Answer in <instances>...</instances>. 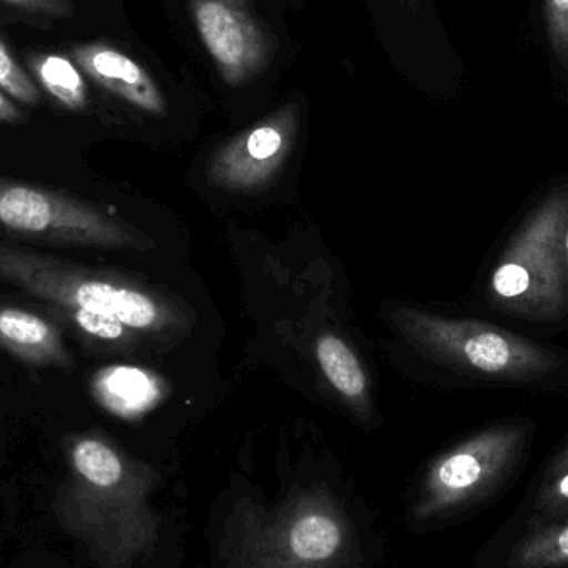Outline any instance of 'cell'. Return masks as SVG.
<instances>
[{
  "instance_id": "obj_8",
  "label": "cell",
  "mask_w": 568,
  "mask_h": 568,
  "mask_svg": "<svg viewBox=\"0 0 568 568\" xmlns=\"http://www.w3.org/2000/svg\"><path fill=\"white\" fill-rule=\"evenodd\" d=\"M0 349L32 369L73 373L75 357L63 329L43 311L0 301Z\"/></svg>"
},
{
  "instance_id": "obj_7",
  "label": "cell",
  "mask_w": 568,
  "mask_h": 568,
  "mask_svg": "<svg viewBox=\"0 0 568 568\" xmlns=\"http://www.w3.org/2000/svg\"><path fill=\"white\" fill-rule=\"evenodd\" d=\"M526 444V427L506 424L483 430L437 457L424 477L414 519H439L489 496L513 473Z\"/></svg>"
},
{
  "instance_id": "obj_19",
  "label": "cell",
  "mask_w": 568,
  "mask_h": 568,
  "mask_svg": "<svg viewBox=\"0 0 568 568\" xmlns=\"http://www.w3.org/2000/svg\"><path fill=\"white\" fill-rule=\"evenodd\" d=\"M536 507L544 514L568 513V470L547 480L537 496Z\"/></svg>"
},
{
  "instance_id": "obj_17",
  "label": "cell",
  "mask_w": 568,
  "mask_h": 568,
  "mask_svg": "<svg viewBox=\"0 0 568 568\" xmlns=\"http://www.w3.org/2000/svg\"><path fill=\"white\" fill-rule=\"evenodd\" d=\"M0 90L26 105L36 106L42 102V93L36 83L16 62L6 43L0 40Z\"/></svg>"
},
{
  "instance_id": "obj_15",
  "label": "cell",
  "mask_w": 568,
  "mask_h": 568,
  "mask_svg": "<svg viewBox=\"0 0 568 568\" xmlns=\"http://www.w3.org/2000/svg\"><path fill=\"white\" fill-rule=\"evenodd\" d=\"M42 310L83 343L89 344H123L129 341L130 327L106 314L92 313L85 310H67V307L42 304Z\"/></svg>"
},
{
  "instance_id": "obj_11",
  "label": "cell",
  "mask_w": 568,
  "mask_h": 568,
  "mask_svg": "<svg viewBox=\"0 0 568 568\" xmlns=\"http://www.w3.org/2000/svg\"><path fill=\"white\" fill-rule=\"evenodd\" d=\"M90 394L109 413L123 419H135L159 403L162 386L149 371L113 364L93 374Z\"/></svg>"
},
{
  "instance_id": "obj_9",
  "label": "cell",
  "mask_w": 568,
  "mask_h": 568,
  "mask_svg": "<svg viewBox=\"0 0 568 568\" xmlns=\"http://www.w3.org/2000/svg\"><path fill=\"white\" fill-rule=\"evenodd\" d=\"M80 69L120 99L145 112L162 113L163 102L142 67L119 50L105 45H80L73 50Z\"/></svg>"
},
{
  "instance_id": "obj_18",
  "label": "cell",
  "mask_w": 568,
  "mask_h": 568,
  "mask_svg": "<svg viewBox=\"0 0 568 568\" xmlns=\"http://www.w3.org/2000/svg\"><path fill=\"white\" fill-rule=\"evenodd\" d=\"M544 20L550 49L568 69V0H544Z\"/></svg>"
},
{
  "instance_id": "obj_21",
  "label": "cell",
  "mask_w": 568,
  "mask_h": 568,
  "mask_svg": "<svg viewBox=\"0 0 568 568\" xmlns=\"http://www.w3.org/2000/svg\"><path fill=\"white\" fill-rule=\"evenodd\" d=\"M22 110H20L12 100L7 99V97L0 92V122L19 123L22 122Z\"/></svg>"
},
{
  "instance_id": "obj_5",
  "label": "cell",
  "mask_w": 568,
  "mask_h": 568,
  "mask_svg": "<svg viewBox=\"0 0 568 568\" xmlns=\"http://www.w3.org/2000/svg\"><path fill=\"white\" fill-rule=\"evenodd\" d=\"M0 283L49 306L106 314L133 331L160 327L163 311L150 294L99 270L0 240Z\"/></svg>"
},
{
  "instance_id": "obj_2",
  "label": "cell",
  "mask_w": 568,
  "mask_h": 568,
  "mask_svg": "<svg viewBox=\"0 0 568 568\" xmlns=\"http://www.w3.org/2000/svg\"><path fill=\"white\" fill-rule=\"evenodd\" d=\"M223 568H359V537L343 504L323 486L294 490L278 506L233 503L220 536Z\"/></svg>"
},
{
  "instance_id": "obj_4",
  "label": "cell",
  "mask_w": 568,
  "mask_h": 568,
  "mask_svg": "<svg viewBox=\"0 0 568 568\" xmlns=\"http://www.w3.org/2000/svg\"><path fill=\"white\" fill-rule=\"evenodd\" d=\"M393 321L430 359L483 379L529 383L560 369L552 351L493 323L447 320L414 310L397 311Z\"/></svg>"
},
{
  "instance_id": "obj_23",
  "label": "cell",
  "mask_w": 568,
  "mask_h": 568,
  "mask_svg": "<svg viewBox=\"0 0 568 568\" xmlns=\"http://www.w3.org/2000/svg\"><path fill=\"white\" fill-rule=\"evenodd\" d=\"M564 275H566V287L568 293V222L566 226V235H564Z\"/></svg>"
},
{
  "instance_id": "obj_1",
  "label": "cell",
  "mask_w": 568,
  "mask_h": 568,
  "mask_svg": "<svg viewBox=\"0 0 568 568\" xmlns=\"http://www.w3.org/2000/svg\"><path fill=\"white\" fill-rule=\"evenodd\" d=\"M62 450L67 476L52 500L60 529L97 567H135L159 544L162 516L150 503L159 474L95 430L67 434Z\"/></svg>"
},
{
  "instance_id": "obj_13",
  "label": "cell",
  "mask_w": 568,
  "mask_h": 568,
  "mask_svg": "<svg viewBox=\"0 0 568 568\" xmlns=\"http://www.w3.org/2000/svg\"><path fill=\"white\" fill-rule=\"evenodd\" d=\"M317 361L331 386L349 403H359L366 394V374L356 354L333 334L321 336L316 344Z\"/></svg>"
},
{
  "instance_id": "obj_6",
  "label": "cell",
  "mask_w": 568,
  "mask_h": 568,
  "mask_svg": "<svg viewBox=\"0 0 568 568\" xmlns=\"http://www.w3.org/2000/svg\"><path fill=\"white\" fill-rule=\"evenodd\" d=\"M0 240L55 248H145L139 232L72 193L0 175Z\"/></svg>"
},
{
  "instance_id": "obj_20",
  "label": "cell",
  "mask_w": 568,
  "mask_h": 568,
  "mask_svg": "<svg viewBox=\"0 0 568 568\" xmlns=\"http://www.w3.org/2000/svg\"><path fill=\"white\" fill-rule=\"evenodd\" d=\"M2 2L19 7L29 13H42L57 19L73 17V7L69 0H2Z\"/></svg>"
},
{
  "instance_id": "obj_12",
  "label": "cell",
  "mask_w": 568,
  "mask_h": 568,
  "mask_svg": "<svg viewBox=\"0 0 568 568\" xmlns=\"http://www.w3.org/2000/svg\"><path fill=\"white\" fill-rule=\"evenodd\" d=\"M196 23L203 42L216 62L242 70L250 57V37L235 10L220 0H202L196 6Z\"/></svg>"
},
{
  "instance_id": "obj_3",
  "label": "cell",
  "mask_w": 568,
  "mask_h": 568,
  "mask_svg": "<svg viewBox=\"0 0 568 568\" xmlns=\"http://www.w3.org/2000/svg\"><path fill=\"white\" fill-rule=\"evenodd\" d=\"M568 189L547 195L507 242L489 283V300L510 316L552 323L566 316L564 235Z\"/></svg>"
},
{
  "instance_id": "obj_16",
  "label": "cell",
  "mask_w": 568,
  "mask_h": 568,
  "mask_svg": "<svg viewBox=\"0 0 568 568\" xmlns=\"http://www.w3.org/2000/svg\"><path fill=\"white\" fill-rule=\"evenodd\" d=\"M513 568H559L568 566V523L540 527L527 534L514 550Z\"/></svg>"
},
{
  "instance_id": "obj_10",
  "label": "cell",
  "mask_w": 568,
  "mask_h": 568,
  "mask_svg": "<svg viewBox=\"0 0 568 568\" xmlns=\"http://www.w3.org/2000/svg\"><path fill=\"white\" fill-rule=\"evenodd\" d=\"M284 136L276 126L265 125L253 130L243 142L220 156L213 165L212 179L229 189H255L272 176L282 162Z\"/></svg>"
},
{
  "instance_id": "obj_14",
  "label": "cell",
  "mask_w": 568,
  "mask_h": 568,
  "mask_svg": "<svg viewBox=\"0 0 568 568\" xmlns=\"http://www.w3.org/2000/svg\"><path fill=\"white\" fill-rule=\"evenodd\" d=\"M33 70L43 90L50 93L60 105L72 112H82L89 99L87 87L79 69L59 53L40 55L33 59Z\"/></svg>"
},
{
  "instance_id": "obj_22",
  "label": "cell",
  "mask_w": 568,
  "mask_h": 568,
  "mask_svg": "<svg viewBox=\"0 0 568 568\" xmlns=\"http://www.w3.org/2000/svg\"><path fill=\"white\" fill-rule=\"evenodd\" d=\"M566 470H568V444L560 450L559 456L552 460V464H550L549 479L560 476V474L566 473Z\"/></svg>"
}]
</instances>
